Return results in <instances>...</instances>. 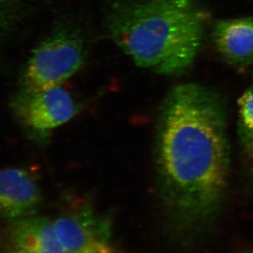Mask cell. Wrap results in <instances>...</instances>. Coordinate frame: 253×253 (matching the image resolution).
<instances>
[{"label":"cell","mask_w":253,"mask_h":253,"mask_svg":"<svg viewBox=\"0 0 253 253\" xmlns=\"http://www.w3.org/2000/svg\"><path fill=\"white\" fill-rule=\"evenodd\" d=\"M42 201L37 181L26 169H0V216L15 220L33 215Z\"/></svg>","instance_id":"6"},{"label":"cell","mask_w":253,"mask_h":253,"mask_svg":"<svg viewBox=\"0 0 253 253\" xmlns=\"http://www.w3.org/2000/svg\"><path fill=\"white\" fill-rule=\"evenodd\" d=\"M53 222L67 253H116L107 240V221L96 216L89 205L79 204Z\"/></svg>","instance_id":"5"},{"label":"cell","mask_w":253,"mask_h":253,"mask_svg":"<svg viewBox=\"0 0 253 253\" xmlns=\"http://www.w3.org/2000/svg\"><path fill=\"white\" fill-rule=\"evenodd\" d=\"M85 51L83 38L73 30H56L32 53L23 75L25 89L61 86L83 67Z\"/></svg>","instance_id":"3"},{"label":"cell","mask_w":253,"mask_h":253,"mask_svg":"<svg viewBox=\"0 0 253 253\" xmlns=\"http://www.w3.org/2000/svg\"><path fill=\"white\" fill-rule=\"evenodd\" d=\"M13 106L23 126L41 136L69 121L77 111L72 96L61 86L40 91L24 89Z\"/></svg>","instance_id":"4"},{"label":"cell","mask_w":253,"mask_h":253,"mask_svg":"<svg viewBox=\"0 0 253 253\" xmlns=\"http://www.w3.org/2000/svg\"><path fill=\"white\" fill-rule=\"evenodd\" d=\"M212 36L226 62L236 67L253 65V17L221 20L214 24Z\"/></svg>","instance_id":"7"},{"label":"cell","mask_w":253,"mask_h":253,"mask_svg":"<svg viewBox=\"0 0 253 253\" xmlns=\"http://www.w3.org/2000/svg\"><path fill=\"white\" fill-rule=\"evenodd\" d=\"M208 18L198 0H118L108 9L105 24L138 66L175 76L194 62Z\"/></svg>","instance_id":"2"},{"label":"cell","mask_w":253,"mask_h":253,"mask_svg":"<svg viewBox=\"0 0 253 253\" xmlns=\"http://www.w3.org/2000/svg\"><path fill=\"white\" fill-rule=\"evenodd\" d=\"M11 253H30L25 252V251H15V252H13Z\"/></svg>","instance_id":"11"},{"label":"cell","mask_w":253,"mask_h":253,"mask_svg":"<svg viewBox=\"0 0 253 253\" xmlns=\"http://www.w3.org/2000/svg\"><path fill=\"white\" fill-rule=\"evenodd\" d=\"M9 237L16 251L30 253H67L59 241L54 222L31 215L13 220Z\"/></svg>","instance_id":"8"},{"label":"cell","mask_w":253,"mask_h":253,"mask_svg":"<svg viewBox=\"0 0 253 253\" xmlns=\"http://www.w3.org/2000/svg\"><path fill=\"white\" fill-rule=\"evenodd\" d=\"M253 253V252H247V253Z\"/></svg>","instance_id":"12"},{"label":"cell","mask_w":253,"mask_h":253,"mask_svg":"<svg viewBox=\"0 0 253 253\" xmlns=\"http://www.w3.org/2000/svg\"><path fill=\"white\" fill-rule=\"evenodd\" d=\"M226 120L220 96L197 83L174 86L161 105L155 151L160 196L186 235L208 229L224 201L230 164Z\"/></svg>","instance_id":"1"},{"label":"cell","mask_w":253,"mask_h":253,"mask_svg":"<svg viewBox=\"0 0 253 253\" xmlns=\"http://www.w3.org/2000/svg\"><path fill=\"white\" fill-rule=\"evenodd\" d=\"M19 0H0V29L4 28L16 16Z\"/></svg>","instance_id":"10"},{"label":"cell","mask_w":253,"mask_h":253,"mask_svg":"<svg viewBox=\"0 0 253 253\" xmlns=\"http://www.w3.org/2000/svg\"><path fill=\"white\" fill-rule=\"evenodd\" d=\"M238 134L243 151L253 158V82L238 101Z\"/></svg>","instance_id":"9"}]
</instances>
